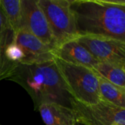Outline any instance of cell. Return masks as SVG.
<instances>
[{"mask_svg": "<svg viewBox=\"0 0 125 125\" xmlns=\"http://www.w3.org/2000/svg\"><path fill=\"white\" fill-rule=\"evenodd\" d=\"M75 40L98 62L125 64V41L99 35H81Z\"/></svg>", "mask_w": 125, "mask_h": 125, "instance_id": "cell-7", "label": "cell"}, {"mask_svg": "<svg viewBox=\"0 0 125 125\" xmlns=\"http://www.w3.org/2000/svg\"><path fill=\"white\" fill-rule=\"evenodd\" d=\"M19 29L33 34L54 50L57 48L46 17L36 0H21Z\"/></svg>", "mask_w": 125, "mask_h": 125, "instance_id": "cell-6", "label": "cell"}, {"mask_svg": "<svg viewBox=\"0 0 125 125\" xmlns=\"http://www.w3.org/2000/svg\"><path fill=\"white\" fill-rule=\"evenodd\" d=\"M92 70L108 82L125 88V64L98 62Z\"/></svg>", "mask_w": 125, "mask_h": 125, "instance_id": "cell-12", "label": "cell"}, {"mask_svg": "<svg viewBox=\"0 0 125 125\" xmlns=\"http://www.w3.org/2000/svg\"><path fill=\"white\" fill-rule=\"evenodd\" d=\"M71 108L76 122L84 125H125V108L102 100L86 105L73 99Z\"/></svg>", "mask_w": 125, "mask_h": 125, "instance_id": "cell-5", "label": "cell"}, {"mask_svg": "<svg viewBox=\"0 0 125 125\" xmlns=\"http://www.w3.org/2000/svg\"><path fill=\"white\" fill-rule=\"evenodd\" d=\"M0 6H1V4H0Z\"/></svg>", "mask_w": 125, "mask_h": 125, "instance_id": "cell-19", "label": "cell"}, {"mask_svg": "<svg viewBox=\"0 0 125 125\" xmlns=\"http://www.w3.org/2000/svg\"><path fill=\"white\" fill-rule=\"evenodd\" d=\"M59 2H61L62 4H64L67 6H70L71 4L77 2V1H81V0H56Z\"/></svg>", "mask_w": 125, "mask_h": 125, "instance_id": "cell-17", "label": "cell"}, {"mask_svg": "<svg viewBox=\"0 0 125 125\" xmlns=\"http://www.w3.org/2000/svg\"><path fill=\"white\" fill-rule=\"evenodd\" d=\"M91 1H97L101 3H109L116 4H125V0H86Z\"/></svg>", "mask_w": 125, "mask_h": 125, "instance_id": "cell-16", "label": "cell"}, {"mask_svg": "<svg viewBox=\"0 0 125 125\" xmlns=\"http://www.w3.org/2000/svg\"><path fill=\"white\" fill-rule=\"evenodd\" d=\"M9 27H12L4 10L0 7V35Z\"/></svg>", "mask_w": 125, "mask_h": 125, "instance_id": "cell-15", "label": "cell"}, {"mask_svg": "<svg viewBox=\"0 0 125 125\" xmlns=\"http://www.w3.org/2000/svg\"><path fill=\"white\" fill-rule=\"evenodd\" d=\"M1 7L6 14L9 22L16 33L19 29L21 0H0Z\"/></svg>", "mask_w": 125, "mask_h": 125, "instance_id": "cell-14", "label": "cell"}, {"mask_svg": "<svg viewBox=\"0 0 125 125\" xmlns=\"http://www.w3.org/2000/svg\"><path fill=\"white\" fill-rule=\"evenodd\" d=\"M36 1L46 17L57 47L78 38L74 17L70 6L56 0Z\"/></svg>", "mask_w": 125, "mask_h": 125, "instance_id": "cell-4", "label": "cell"}, {"mask_svg": "<svg viewBox=\"0 0 125 125\" xmlns=\"http://www.w3.org/2000/svg\"><path fill=\"white\" fill-rule=\"evenodd\" d=\"M55 57L67 63L92 69L98 61L75 39L67 41L54 50Z\"/></svg>", "mask_w": 125, "mask_h": 125, "instance_id": "cell-10", "label": "cell"}, {"mask_svg": "<svg viewBox=\"0 0 125 125\" xmlns=\"http://www.w3.org/2000/svg\"><path fill=\"white\" fill-rule=\"evenodd\" d=\"M75 125H83V124H81V123H78V122H76V123L75 124Z\"/></svg>", "mask_w": 125, "mask_h": 125, "instance_id": "cell-18", "label": "cell"}, {"mask_svg": "<svg viewBox=\"0 0 125 125\" xmlns=\"http://www.w3.org/2000/svg\"><path fill=\"white\" fill-rule=\"evenodd\" d=\"M15 41L26 55L25 64L40 63L53 60L55 58L52 47L24 29H19L15 33Z\"/></svg>", "mask_w": 125, "mask_h": 125, "instance_id": "cell-9", "label": "cell"}, {"mask_svg": "<svg viewBox=\"0 0 125 125\" xmlns=\"http://www.w3.org/2000/svg\"><path fill=\"white\" fill-rule=\"evenodd\" d=\"M70 9L78 36L99 35L125 42V4L81 0Z\"/></svg>", "mask_w": 125, "mask_h": 125, "instance_id": "cell-2", "label": "cell"}, {"mask_svg": "<svg viewBox=\"0 0 125 125\" xmlns=\"http://www.w3.org/2000/svg\"><path fill=\"white\" fill-rule=\"evenodd\" d=\"M97 77L100 100L125 108V88L108 82L99 75Z\"/></svg>", "mask_w": 125, "mask_h": 125, "instance_id": "cell-13", "label": "cell"}, {"mask_svg": "<svg viewBox=\"0 0 125 125\" xmlns=\"http://www.w3.org/2000/svg\"><path fill=\"white\" fill-rule=\"evenodd\" d=\"M37 111L45 125H75L76 123L72 108L56 103L43 104Z\"/></svg>", "mask_w": 125, "mask_h": 125, "instance_id": "cell-11", "label": "cell"}, {"mask_svg": "<svg viewBox=\"0 0 125 125\" xmlns=\"http://www.w3.org/2000/svg\"><path fill=\"white\" fill-rule=\"evenodd\" d=\"M54 62L73 99L86 105L96 104L100 101L98 77L92 69L67 63L56 57Z\"/></svg>", "mask_w": 125, "mask_h": 125, "instance_id": "cell-3", "label": "cell"}, {"mask_svg": "<svg viewBox=\"0 0 125 125\" xmlns=\"http://www.w3.org/2000/svg\"><path fill=\"white\" fill-rule=\"evenodd\" d=\"M15 36L12 27L0 35V81L6 80L18 66L26 63V55L15 43Z\"/></svg>", "mask_w": 125, "mask_h": 125, "instance_id": "cell-8", "label": "cell"}, {"mask_svg": "<svg viewBox=\"0 0 125 125\" xmlns=\"http://www.w3.org/2000/svg\"><path fill=\"white\" fill-rule=\"evenodd\" d=\"M21 85L31 98L34 108L46 103H56L71 108L73 97L53 60L18 66L6 79Z\"/></svg>", "mask_w": 125, "mask_h": 125, "instance_id": "cell-1", "label": "cell"}]
</instances>
